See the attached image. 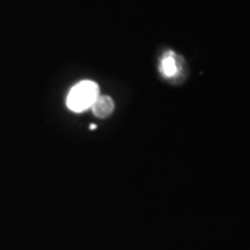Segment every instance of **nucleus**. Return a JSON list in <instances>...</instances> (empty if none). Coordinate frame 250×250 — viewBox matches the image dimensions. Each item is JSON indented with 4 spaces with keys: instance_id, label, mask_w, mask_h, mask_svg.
Listing matches in <instances>:
<instances>
[{
    "instance_id": "obj_1",
    "label": "nucleus",
    "mask_w": 250,
    "mask_h": 250,
    "mask_svg": "<svg viewBox=\"0 0 250 250\" xmlns=\"http://www.w3.org/2000/svg\"><path fill=\"white\" fill-rule=\"evenodd\" d=\"M99 96L98 83L92 80H83L71 88L66 99V105L73 112L86 111L92 108L93 103Z\"/></svg>"
},
{
    "instance_id": "obj_2",
    "label": "nucleus",
    "mask_w": 250,
    "mask_h": 250,
    "mask_svg": "<svg viewBox=\"0 0 250 250\" xmlns=\"http://www.w3.org/2000/svg\"><path fill=\"white\" fill-rule=\"evenodd\" d=\"M92 111L96 117L99 118H107L115 110V102L110 96L108 95H100L96 101L93 103Z\"/></svg>"
},
{
    "instance_id": "obj_3",
    "label": "nucleus",
    "mask_w": 250,
    "mask_h": 250,
    "mask_svg": "<svg viewBox=\"0 0 250 250\" xmlns=\"http://www.w3.org/2000/svg\"><path fill=\"white\" fill-rule=\"evenodd\" d=\"M179 57L175 56L173 52L167 54L161 62V72L166 78H175L180 73L181 66L177 62Z\"/></svg>"
},
{
    "instance_id": "obj_4",
    "label": "nucleus",
    "mask_w": 250,
    "mask_h": 250,
    "mask_svg": "<svg viewBox=\"0 0 250 250\" xmlns=\"http://www.w3.org/2000/svg\"><path fill=\"white\" fill-rule=\"evenodd\" d=\"M89 129H90V130H95V129H96V125H95V124H90Z\"/></svg>"
}]
</instances>
